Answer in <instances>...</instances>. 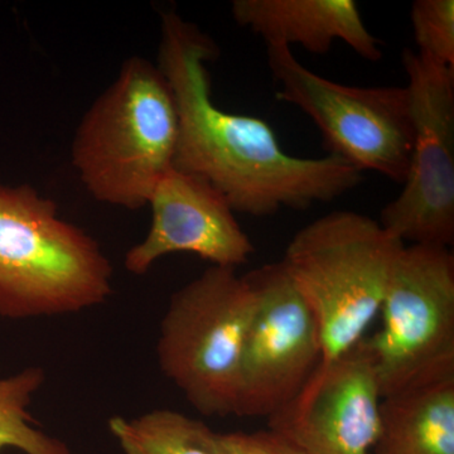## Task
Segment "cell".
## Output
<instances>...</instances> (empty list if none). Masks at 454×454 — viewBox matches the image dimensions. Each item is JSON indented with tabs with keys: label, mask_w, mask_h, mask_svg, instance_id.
Returning <instances> with one entry per match:
<instances>
[{
	"label": "cell",
	"mask_w": 454,
	"mask_h": 454,
	"mask_svg": "<svg viewBox=\"0 0 454 454\" xmlns=\"http://www.w3.org/2000/svg\"><path fill=\"white\" fill-rule=\"evenodd\" d=\"M216 56V44L199 27L176 12L162 14L157 66L178 113L173 168L205 179L234 212L254 217L306 210L361 184L363 172L342 158L294 157L268 122L221 110L207 68Z\"/></svg>",
	"instance_id": "obj_1"
},
{
	"label": "cell",
	"mask_w": 454,
	"mask_h": 454,
	"mask_svg": "<svg viewBox=\"0 0 454 454\" xmlns=\"http://www.w3.org/2000/svg\"><path fill=\"white\" fill-rule=\"evenodd\" d=\"M178 113L157 65L131 56L83 115L73 143V164L97 201L139 210L173 168Z\"/></svg>",
	"instance_id": "obj_2"
},
{
	"label": "cell",
	"mask_w": 454,
	"mask_h": 454,
	"mask_svg": "<svg viewBox=\"0 0 454 454\" xmlns=\"http://www.w3.org/2000/svg\"><path fill=\"white\" fill-rule=\"evenodd\" d=\"M112 294L113 267L95 239L35 188L0 184V317L74 315Z\"/></svg>",
	"instance_id": "obj_3"
},
{
	"label": "cell",
	"mask_w": 454,
	"mask_h": 454,
	"mask_svg": "<svg viewBox=\"0 0 454 454\" xmlns=\"http://www.w3.org/2000/svg\"><path fill=\"white\" fill-rule=\"evenodd\" d=\"M404 247L379 221L351 211L331 212L293 236L280 262L316 317L322 360L364 339Z\"/></svg>",
	"instance_id": "obj_4"
},
{
	"label": "cell",
	"mask_w": 454,
	"mask_h": 454,
	"mask_svg": "<svg viewBox=\"0 0 454 454\" xmlns=\"http://www.w3.org/2000/svg\"><path fill=\"white\" fill-rule=\"evenodd\" d=\"M254 309L253 284L234 268L212 265L170 297L158 336V364L206 417L235 415Z\"/></svg>",
	"instance_id": "obj_5"
},
{
	"label": "cell",
	"mask_w": 454,
	"mask_h": 454,
	"mask_svg": "<svg viewBox=\"0 0 454 454\" xmlns=\"http://www.w3.org/2000/svg\"><path fill=\"white\" fill-rule=\"evenodd\" d=\"M366 340L381 396L454 373V258L448 247L409 245L394 262Z\"/></svg>",
	"instance_id": "obj_6"
},
{
	"label": "cell",
	"mask_w": 454,
	"mask_h": 454,
	"mask_svg": "<svg viewBox=\"0 0 454 454\" xmlns=\"http://www.w3.org/2000/svg\"><path fill=\"white\" fill-rule=\"evenodd\" d=\"M267 50L269 68L280 86L277 98L315 121L330 154L361 172L373 170L404 184L414 140L406 88L342 85L312 73L286 44Z\"/></svg>",
	"instance_id": "obj_7"
},
{
	"label": "cell",
	"mask_w": 454,
	"mask_h": 454,
	"mask_svg": "<svg viewBox=\"0 0 454 454\" xmlns=\"http://www.w3.org/2000/svg\"><path fill=\"white\" fill-rule=\"evenodd\" d=\"M414 140L400 195L380 214V225L411 245L454 241V68L405 50Z\"/></svg>",
	"instance_id": "obj_8"
},
{
	"label": "cell",
	"mask_w": 454,
	"mask_h": 454,
	"mask_svg": "<svg viewBox=\"0 0 454 454\" xmlns=\"http://www.w3.org/2000/svg\"><path fill=\"white\" fill-rule=\"evenodd\" d=\"M247 276L255 309L241 355L235 415L269 418L300 393L321 363V336L282 262Z\"/></svg>",
	"instance_id": "obj_9"
},
{
	"label": "cell",
	"mask_w": 454,
	"mask_h": 454,
	"mask_svg": "<svg viewBox=\"0 0 454 454\" xmlns=\"http://www.w3.org/2000/svg\"><path fill=\"white\" fill-rule=\"evenodd\" d=\"M381 393L365 339L321 360L269 430L307 454H369L380 432Z\"/></svg>",
	"instance_id": "obj_10"
},
{
	"label": "cell",
	"mask_w": 454,
	"mask_h": 454,
	"mask_svg": "<svg viewBox=\"0 0 454 454\" xmlns=\"http://www.w3.org/2000/svg\"><path fill=\"white\" fill-rule=\"evenodd\" d=\"M148 206L151 229L125 254L131 274L145 276L172 253L196 254L214 267L236 269L255 250L225 197L205 179L172 168L158 182Z\"/></svg>",
	"instance_id": "obj_11"
},
{
	"label": "cell",
	"mask_w": 454,
	"mask_h": 454,
	"mask_svg": "<svg viewBox=\"0 0 454 454\" xmlns=\"http://www.w3.org/2000/svg\"><path fill=\"white\" fill-rule=\"evenodd\" d=\"M231 11L236 23L252 29L267 46L297 43L325 55L340 40L369 61L382 57L354 0H235Z\"/></svg>",
	"instance_id": "obj_12"
},
{
	"label": "cell",
	"mask_w": 454,
	"mask_h": 454,
	"mask_svg": "<svg viewBox=\"0 0 454 454\" xmlns=\"http://www.w3.org/2000/svg\"><path fill=\"white\" fill-rule=\"evenodd\" d=\"M375 454H454V373L382 397Z\"/></svg>",
	"instance_id": "obj_13"
},
{
	"label": "cell",
	"mask_w": 454,
	"mask_h": 454,
	"mask_svg": "<svg viewBox=\"0 0 454 454\" xmlns=\"http://www.w3.org/2000/svg\"><path fill=\"white\" fill-rule=\"evenodd\" d=\"M107 426L124 454H217L219 433L172 409L115 415Z\"/></svg>",
	"instance_id": "obj_14"
},
{
	"label": "cell",
	"mask_w": 454,
	"mask_h": 454,
	"mask_svg": "<svg viewBox=\"0 0 454 454\" xmlns=\"http://www.w3.org/2000/svg\"><path fill=\"white\" fill-rule=\"evenodd\" d=\"M46 382V372L31 366L0 379V454L16 448L26 454H73L59 438L35 428L29 414L33 396Z\"/></svg>",
	"instance_id": "obj_15"
},
{
	"label": "cell",
	"mask_w": 454,
	"mask_h": 454,
	"mask_svg": "<svg viewBox=\"0 0 454 454\" xmlns=\"http://www.w3.org/2000/svg\"><path fill=\"white\" fill-rule=\"evenodd\" d=\"M411 16L417 52L435 65L454 68L453 0H417Z\"/></svg>",
	"instance_id": "obj_16"
},
{
	"label": "cell",
	"mask_w": 454,
	"mask_h": 454,
	"mask_svg": "<svg viewBox=\"0 0 454 454\" xmlns=\"http://www.w3.org/2000/svg\"><path fill=\"white\" fill-rule=\"evenodd\" d=\"M235 435L245 454H307L278 437L270 430H262L250 434L235 433Z\"/></svg>",
	"instance_id": "obj_17"
},
{
	"label": "cell",
	"mask_w": 454,
	"mask_h": 454,
	"mask_svg": "<svg viewBox=\"0 0 454 454\" xmlns=\"http://www.w3.org/2000/svg\"><path fill=\"white\" fill-rule=\"evenodd\" d=\"M217 454H245L243 448L239 444L235 433L219 434L217 441Z\"/></svg>",
	"instance_id": "obj_18"
}]
</instances>
